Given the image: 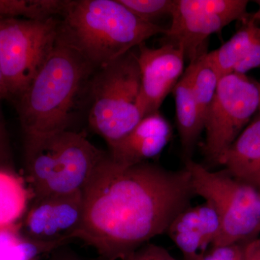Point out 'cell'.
Segmentation results:
<instances>
[{"instance_id":"22","label":"cell","mask_w":260,"mask_h":260,"mask_svg":"<svg viewBox=\"0 0 260 260\" xmlns=\"http://www.w3.org/2000/svg\"><path fill=\"white\" fill-rule=\"evenodd\" d=\"M244 246L240 244L212 246V249L200 254L194 260H243Z\"/></svg>"},{"instance_id":"32","label":"cell","mask_w":260,"mask_h":260,"mask_svg":"<svg viewBox=\"0 0 260 260\" xmlns=\"http://www.w3.org/2000/svg\"><path fill=\"white\" fill-rule=\"evenodd\" d=\"M259 192H260V189H259Z\"/></svg>"},{"instance_id":"1","label":"cell","mask_w":260,"mask_h":260,"mask_svg":"<svg viewBox=\"0 0 260 260\" xmlns=\"http://www.w3.org/2000/svg\"><path fill=\"white\" fill-rule=\"evenodd\" d=\"M194 195L186 168L122 166L107 153L83 188V220L75 239L93 247L102 260L122 259L167 234Z\"/></svg>"},{"instance_id":"17","label":"cell","mask_w":260,"mask_h":260,"mask_svg":"<svg viewBox=\"0 0 260 260\" xmlns=\"http://www.w3.org/2000/svg\"><path fill=\"white\" fill-rule=\"evenodd\" d=\"M32 199L22 178L0 169V231L20 225Z\"/></svg>"},{"instance_id":"19","label":"cell","mask_w":260,"mask_h":260,"mask_svg":"<svg viewBox=\"0 0 260 260\" xmlns=\"http://www.w3.org/2000/svg\"><path fill=\"white\" fill-rule=\"evenodd\" d=\"M68 0H0V20L23 18L47 19L64 13Z\"/></svg>"},{"instance_id":"2","label":"cell","mask_w":260,"mask_h":260,"mask_svg":"<svg viewBox=\"0 0 260 260\" xmlns=\"http://www.w3.org/2000/svg\"><path fill=\"white\" fill-rule=\"evenodd\" d=\"M59 37L96 70L167 28L147 23L119 0L68 1Z\"/></svg>"},{"instance_id":"13","label":"cell","mask_w":260,"mask_h":260,"mask_svg":"<svg viewBox=\"0 0 260 260\" xmlns=\"http://www.w3.org/2000/svg\"><path fill=\"white\" fill-rule=\"evenodd\" d=\"M172 136V126L158 111L144 116L129 134L109 146V154L122 166L147 162L161 153Z\"/></svg>"},{"instance_id":"14","label":"cell","mask_w":260,"mask_h":260,"mask_svg":"<svg viewBox=\"0 0 260 260\" xmlns=\"http://www.w3.org/2000/svg\"><path fill=\"white\" fill-rule=\"evenodd\" d=\"M242 22V26L229 41L208 52L220 79L232 73L246 75L260 68V26L249 14Z\"/></svg>"},{"instance_id":"10","label":"cell","mask_w":260,"mask_h":260,"mask_svg":"<svg viewBox=\"0 0 260 260\" xmlns=\"http://www.w3.org/2000/svg\"><path fill=\"white\" fill-rule=\"evenodd\" d=\"M31 201L20 226L23 237L43 242L75 240L83 220V191Z\"/></svg>"},{"instance_id":"5","label":"cell","mask_w":260,"mask_h":260,"mask_svg":"<svg viewBox=\"0 0 260 260\" xmlns=\"http://www.w3.org/2000/svg\"><path fill=\"white\" fill-rule=\"evenodd\" d=\"M88 84L89 126L111 146L144 117L137 52L130 51L95 70Z\"/></svg>"},{"instance_id":"15","label":"cell","mask_w":260,"mask_h":260,"mask_svg":"<svg viewBox=\"0 0 260 260\" xmlns=\"http://www.w3.org/2000/svg\"><path fill=\"white\" fill-rule=\"evenodd\" d=\"M219 165L233 177L260 189V116L251 121L223 154Z\"/></svg>"},{"instance_id":"20","label":"cell","mask_w":260,"mask_h":260,"mask_svg":"<svg viewBox=\"0 0 260 260\" xmlns=\"http://www.w3.org/2000/svg\"><path fill=\"white\" fill-rule=\"evenodd\" d=\"M68 244L39 242L20 234L0 246V260H34Z\"/></svg>"},{"instance_id":"9","label":"cell","mask_w":260,"mask_h":260,"mask_svg":"<svg viewBox=\"0 0 260 260\" xmlns=\"http://www.w3.org/2000/svg\"><path fill=\"white\" fill-rule=\"evenodd\" d=\"M246 0H175L164 35L181 47L189 63L208 53V38L235 20H245Z\"/></svg>"},{"instance_id":"4","label":"cell","mask_w":260,"mask_h":260,"mask_svg":"<svg viewBox=\"0 0 260 260\" xmlns=\"http://www.w3.org/2000/svg\"><path fill=\"white\" fill-rule=\"evenodd\" d=\"M32 198L83 191L105 151L80 133L65 129L24 139Z\"/></svg>"},{"instance_id":"3","label":"cell","mask_w":260,"mask_h":260,"mask_svg":"<svg viewBox=\"0 0 260 260\" xmlns=\"http://www.w3.org/2000/svg\"><path fill=\"white\" fill-rule=\"evenodd\" d=\"M95 71L58 36L42 68L16 98L24 139L69 129L77 99Z\"/></svg>"},{"instance_id":"24","label":"cell","mask_w":260,"mask_h":260,"mask_svg":"<svg viewBox=\"0 0 260 260\" xmlns=\"http://www.w3.org/2000/svg\"><path fill=\"white\" fill-rule=\"evenodd\" d=\"M10 162H11V150H10L9 138L5 127L3 114L0 110V164L3 165H10Z\"/></svg>"},{"instance_id":"11","label":"cell","mask_w":260,"mask_h":260,"mask_svg":"<svg viewBox=\"0 0 260 260\" xmlns=\"http://www.w3.org/2000/svg\"><path fill=\"white\" fill-rule=\"evenodd\" d=\"M137 51L141 90L140 104L144 116L158 112L159 108L184 73L185 54L171 43L159 48L140 44Z\"/></svg>"},{"instance_id":"23","label":"cell","mask_w":260,"mask_h":260,"mask_svg":"<svg viewBox=\"0 0 260 260\" xmlns=\"http://www.w3.org/2000/svg\"><path fill=\"white\" fill-rule=\"evenodd\" d=\"M121 260H177L162 246L147 243Z\"/></svg>"},{"instance_id":"16","label":"cell","mask_w":260,"mask_h":260,"mask_svg":"<svg viewBox=\"0 0 260 260\" xmlns=\"http://www.w3.org/2000/svg\"><path fill=\"white\" fill-rule=\"evenodd\" d=\"M175 99L177 123L181 144L187 159L205 129L204 120L193 93L189 68L173 90Z\"/></svg>"},{"instance_id":"8","label":"cell","mask_w":260,"mask_h":260,"mask_svg":"<svg viewBox=\"0 0 260 260\" xmlns=\"http://www.w3.org/2000/svg\"><path fill=\"white\" fill-rule=\"evenodd\" d=\"M259 105L258 82L237 73L220 78L205 118L203 151L208 161L218 164L223 154L250 123Z\"/></svg>"},{"instance_id":"27","label":"cell","mask_w":260,"mask_h":260,"mask_svg":"<svg viewBox=\"0 0 260 260\" xmlns=\"http://www.w3.org/2000/svg\"><path fill=\"white\" fill-rule=\"evenodd\" d=\"M20 226L21 223L18 226L11 228V229H5V230L0 231V246L3 245L4 243L8 242L10 239H13L19 234L20 232Z\"/></svg>"},{"instance_id":"30","label":"cell","mask_w":260,"mask_h":260,"mask_svg":"<svg viewBox=\"0 0 260 260\" xmlns=\"http://www.w3.org/2000/svg\"><path fill=\"white\" fill-rule=\"evenodd\" d=\"M259 109H258V110H259V114H258V115L260 116V83H259Z\"/></svg>"},{"instance_id":"12","label":"cell","mask_w":260,"mask_h":260,"mask_svg":"<svg viewBox=\"0 0 260 260\" xmlns=\"http://www.w3.org/2000/svg\"><path fill=\"white\" fill-rule=\"evenodd\" d=\"M218 213L210 203L188 206L173 220L167 234L186 260H194L213 246L220 232Z\"/></svg>"},{"instance_id":"21","label":"cell","mask_w":260,"mask_h":260,"mask_svg":"<svg viewBox=\"0 0 260 260\" xmlns=\"http://www.w3.org/2000/svg\"><path fill=\"white\" fill-rule=\"evenodd\" d=\"M133 14L147 23L156 24L155 20L164 15L171 16L175 0H119Z\"/></svg>"},{"instance_id":"28","label":"cell","mask_w":260,"mask_h":260,"mask_svg":"<svg viewBox=\"0 0 260 260\" xmlns=\"http://www.w3.org/2000/svg\"><path fill=\"white\" fill-rule=\"evenodd\" d=\"M7 98H10V95L5 86L4 79L0 69V99H7Z\"/></svg>"},{"instance_id":"18","label":"cell","mask_w":260,"mask_h":260,"mask_svg":"<svg viewBox=\"0 0 260 260\" xmlns=\"http://www.w3.org/2000/svg\"><path fill=\"white\" fill-rule=\"evenodd\" d=\"M208 54L200 56L188 66L190 70L193 93L204 120V125L205 116L215 96L220 80Z\"/></svg>"},{"instance_id":"6","label":"cell","mask_w":260,"mask_h":260,"mask_svg":"<svg viewBox=\"0 0 260 260\" xmlns=\"http://www.w3.org/2000/svg\"><path fill=\"white\" fill-rule=\"evenodd\" d=\"M185 168L194 194L213 207L220 219V232L212 246L252 240L260 233L259 189L233 177L224 169L214 172L191 159Z\"/></svg>"},{"instance_id":"25","label":"cell","mask_w":260,"mask_h":260,"mask_svg":"<svg viewBox=\"0 0 260 260\" xmlns=\"http://www.w3.org/2000/svg\"><path fill=\"white\" fill-rule=\"evenodd\" d=\"M243 260H260V238L256 237L246 243Z\"/></svg>"},{"instance_id":"7","label":"cell","mask_w":260,"mask_h":260,"mask_svg":"<svg viewBox=\"0 0 260 260\" xmlns=\"http://www.w3.org/2000/svg\"><path fill=\"white\" fill-rule=\"evenodd\" d=\"M60 20L13 18L0 20V69L10 97L23 93L51 54Z\"/></svg>"},{"instance_id":"26","label":"cell","mask_w":260,"mask_h":260,"mask_svg":"<svg viewBox=\"0 0 260 260\" xmlns=\"http://www.w3.org/2000/svg\"><path fill=\"white\" fill-rule=\"evenodd\" d=\"M64 246H61L55 250L51 251L49 260H84L75 254L73 251L64 249Z\"/></svg>"},{"instance_id":"31","label":"cell","mask_w":260,"mask_h":260,"mask_svg":"<svg viewBox=\"0 0 260 260\" xmlns=\"http://www.w3.org/2000/svg\"><path fill=\"white\" fill-rule=\"evenodd\" d=\"M34 260H37V259H34Z\"/></svg>"},{"instance_id":"29","label":"cell","mask_w":260,"mask_h":260,"mask_svg":"<svg viewBox=\"0 0 260 260\" xmlns=\"http://www.w3.org/2000/svg\"><path fill=\"white\" fill-rule=\"evenodd\" d=\"M255 3L258 5V6H259V8H258V10H256L255 13L249 14V18L257 23L258 21H260V0L255 1Z\"/></svg>"}]
</instances>
